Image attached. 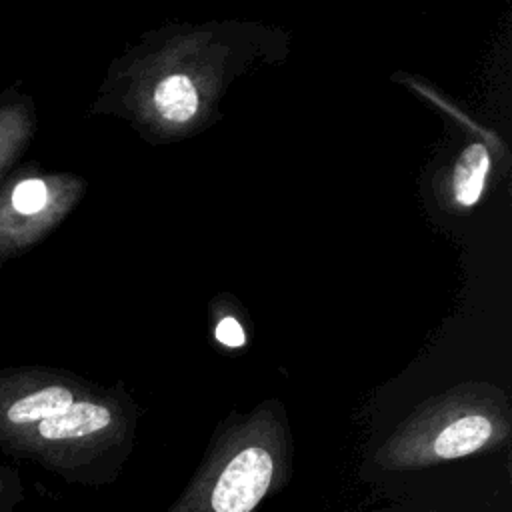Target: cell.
<instances>
[{
    "instance_id": "cell-5",
    "label": "cell",
    "mask_w": 512,
    "mask_h": 512,
    "mask_svg": "<svg viewBox=\"0 0 512 512\" xmlns=\"http://www.w3.org/2000/svg\"><path fill=\"white\" fill-rule=\"evenodd\" d=\"M494 434V424L484 414H462L444 424L430 440L434 458L452 460L480 450Z\"/></svg>"
},
{
    "instance_id": "cell-8",
    "label": "cell",
    "mask_w": 512,
    "mask_h": 512,
    "mask_svg": "<svg viewBox=\"0 0 512 512\" xmlns=\"http://www.w3.org/2000/svg\"><path fill=\"white\" fill-rule=\"evenodd\" d=\"M216 338H218V342H222L230 348H238L244 344V330L238 324V320L222 318L216 326Z\"/></svg>"
},
{
    "instance_id": "cell-1",
    "label": "cell",
    "mask_w": 512,
    "mask_h": 512,
    "mask_svg": "<svg viewBox=\"0 0 512 512\" xmlns=\"http://www.w3.org/2000/svg\"><path fill=\"white\" fill-rule=\"evenodd\" d=\"M72 186L36 164H16L0 180V268L28 252L68 208Z\"/></svg>"
},
{
    "instance_id": "cell-3",
    "label": "cell",
    "mask_w": 512,
    "mask_h": 512,
    "mask_svg": "<svg viewBox=\"0 0 512 512\" xmlns=\"http://www.w3.org/2000/svg\"><path fill=\"white\" fill-rule=\"evenodd\" d=\"M112 422H114V414L106 404L80 394L62 412L46 416L32 426L2 434L0 438L14 444L28 442V444L56 446V444H70V442L94 438L104 430H108Z\"/></svg>"
},
{
    "instance_id": "cell-2",
    "label": "cell",
    "mask_w": 512,
    "mask_h": 512,
    "mask_svg": "<svg viewBox=\"0 0 512 512\" xmlns=\"http://www.w3.org/2000/svg\"><path fill=\"white\" fill-rule=\"evenodd\" d=\"M274 474L272 454L262 446L238 450L214 480L210 490L212 512H252L270 488Z\"/></svg>"
},
{
    "instance_id": "cell-4",
    "label": "cell",
    "mask_w": 512,
    "mask_h": 512,
    "mask_svg": "<svg viewBox=\"0 0 512 512\" xmlns=\"http://www.w3.org/2000/svg\"><path fill=\"white\" fill-rule=\"evenodd\" d=\"M36 132V108L30 96L12 84L0 92V180L22 160Z\"/></svg>"
},
{
    "instance_id": "cell-6",
    "label": "cell",
    "mask_w": 512,
    "mask_h": 512,
    "mask_svg": "<svg viewBox=\"0 0 512 512\" xmlns=\"http://www.w3.org/2000/svg\"><path fill=\"white\" fill-rule=\"evenodd\" d=\"M490 170V156L482 142H472L462 150L452 172V192L458 204L472 206L480 200Z\"/></svg>"
},
{
    "instance_id": "cell-7",
    "label": "cell",
    "mask_w": 512,
    "mask_h": 512,
    "mask_svg": "<svg viewBox=\"0 0 512 512\" xmlns=\"http://www.w3.org/2000/svg\"><path fill=\"white\" fill-rule=\"evenodd\" d=\"M154 106L158 114L172 122L184 124L198 110V92L186 74L164 76L154 88Z\"/></svg>"
}]
</instances>
